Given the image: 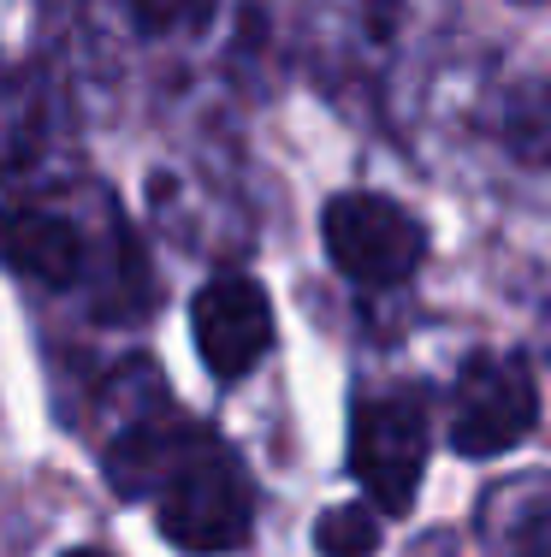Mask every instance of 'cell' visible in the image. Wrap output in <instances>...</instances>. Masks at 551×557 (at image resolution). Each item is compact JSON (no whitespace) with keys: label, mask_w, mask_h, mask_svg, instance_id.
Segmentation results:
<instances>
[{"label":"cell","mask_w":551,"mask_h":557,"mask_svg":"<svg viewBox=\"0 0 551 557\" xmlns=\"http://www.w3.org/2000/svg\"><path fill=\"white\" fill-rule=\"evenodd\" d=\"M154 510H161V534L173 540L178 552L196 557H220L238 552L255 528V493H249V474L238 469L220 440H196L178 457V469L161 481L154 493Z\"/></svg>","instance_id":"obj_1"},{"label":"cell","mask_w":551,"mask_h":557,"mask_svg":"<svg viewBox=\"0 0 551 557\" xmlns=\"http://www.w3.org/2000/svg\"><path fill=\"white\" fill-rule=\"evenodd\" d=\"M534 421H540L534 368L510 350L468 356L451 386V445L463 457H504L534 433Z\"/></svg>","instance_id":"obj_2"},{"label":"cell","mask_w":551,"mask_h":557,"mask_svg":"<svg viewBox=\"0 0 551 557\" xmlns=\"http://www.w3.org/2000/svg\"><path fill=\"white\" fill-rule=\"evenodd\" d=\"M427 445H433V416L415 392H386L367 397L350 421V469L367 486V498L379 510L403 516L415 504L427 469Z\"/></svg>","instance_id":"obj_3"},{"label":"cell","mask_w":551,"mask_h":557,"mask_svg":"<svg viewBox=\"0 0 551 557\" xmlns=\"http://www.w3.org/2000/svg\"><path fill=\"white\" fill-rule=\"evenodd\" d=\"M326 256L333 268H345L356 285H403L427 261V232L410 208H398L391 196L350 190L326 202Z\"/></svg>","instance_id":"obj_4"},{"label":"cell","mask_w":551,"mask_h":557,"mask_svg":"<svg viewBox=\"0 0 551 557\" xmlns=\"http://www.w3.org/2000/svg\"><path fill=\"white\" fill-rule=\"evenodd\" d=\"M190 333H196V350H202L208 374L220 386L243 380L261 356L273 350V302L255 278L243 273H220L196 290L190 302Z\"/></svg>","instance_id":"obj_5"},{"label":"cell","mask_w":551,"mask_h":557,"mask_svg":"<svg viewBox=\"0 0 551 557\" xmlns=\"http://www.w3.org/2000/svg\"><path fill=\"white\" fill-rule=\"evenodd\" d=\"M196 440H202V428H190L178 409L137 416V421L120 433V440H113V450H108V481H113V493H125V498H154V493H161V481L178 469V457H184Z\"/></svg>","instance_id":"obj_6"},{"label":"cell","mask_w":551,"mask_h":557,"mask_svg":"<svg viewBox=\"0 0 551 557\" xmlns=\"http://www.w3.org/2000/svg\"><path fill=\"white\" fill-rule=\"evenodd\" d=\"M0 261L24 278H42V285H72L84 268V244L60 214L0 208Z\"/></svg>","instance_id":"obj_7"},{"label":"cell","mask_w":551,"mask_h":557,"mask_svg":"<svg viewBox=\"0 0 551 557\" xmlns=\"http://www.w3.org/2000/svg\"><path fill=\"white\" fill-rule=\"evenodd\" d=\"M480 540L492 557H551V481H510L487 493Z\"/></svg>","instance_id":"obj_8"},{"label":"cell","mask_w":551,"mask_h":557,"mask_svg":"<svg viewBox=\"0 0 551 557\" xmlns=\"http://www.w3.org/2000/svg\"><path fill=\"white\" fill-rule=\"evenodd\" d=\"M314 552L321 557H374L379 552V516L367 504H333V510H321Z\"/></svg>","instance_id":"obj_9"},{"label":"cell","mask_w":551,"mask_h":557,"mask_svg":"<svg viewBox=\"0 0 551 557\" xmlns=\"http://www.w3.org/2000/svg\"><path fill=\"white\" fill-rule=\"evenodd\" d=\"M130 12L142 30H196V24H208L214 0H130Z\"/></svg>","instance_id":"obj_10"},{"label":"cell","mask_w":551,"mask_h":557,"mask_svg":"<svg viewBox=\"0 0 551 557\" xmlns=\"http://www.w3.org/2000/svg\"><path fill=\"white\" fill-rule=\"evenodd\" d=\"M65 557H108V552H101V546H72Z\"/></svg>","instance_id":"obj_11"}]
</instances>
